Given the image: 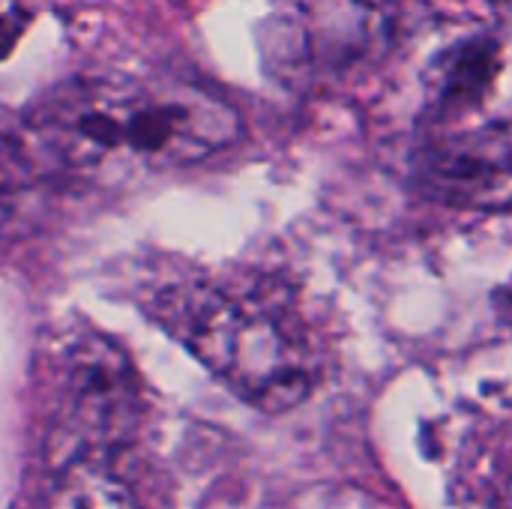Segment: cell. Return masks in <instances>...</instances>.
I'll list each match as a JSON object with an SVG mask.
<instances>
[{
  "mask_svg": "<svg viewBox=\"0 0 512 509\" xmlns=\"http://www.w3.org/2000/svg\"><path fill=\"white\" fill-rule=\"evenodd\" d=\"M27 21H30V15H27L18 3L0 0V60L15 48L18 36H21L24 27H27Z\"/></svg>",
  "mask_w": 512,
  "mask_h": 509,
  "instance_id": "8",
  "label": "cell"
},
{
  "mask_svg": "<svg viewBox=\"0 0 512 509\" xmlns=\"http://www.w3.org/2000/svg\"><path fill=\"white\" fill-rule=\"evenodd\" d=\"M390 42L393 24L369 0H291L261 33L267 69L291 87L342 81L384 57Z\"/></svg>",
  "mask_w": 512,
  "mask_h": 509,
  "instance_id": "4",
  "label": "cell"
},
{
  "mask_svg": "<svg viewBox=\"0 0 512 509\" xmlns=\"http://www.w3.org/2000/svg\"><path fill=\"white\" fill-rule=\"evenodd\" d=\"M42 509H141L132 492L99 462H78L54 471Z\"/></svg>",
  "mask_w": 512,
  "mask_h": 509,
  "instance_id": "7",
  "label": "cell"
},
{
  "mask_svg": "<svg viewBox=\"0 0 512 509\" xmlns=\"http://www.w3.org/2000/svg\"><path fill=\"white\" fill-rule=\"evenodd\" d=\"M504 66V45L495 33L459 39L432 57L426 69V108L435 123H450L477 108Z\"/></svg>",
  "mask_w": 512,
  "mask_h": 509,
  "instance_id": "6",
  "label": "cell"
},
{
  "mask_svg": "<svg viewBox=\"0 0 512 509\" xmlns=\"http://www.w3.org/2000/svg\"><path fill=\"white\" fill-rule=\"evenodd\" d=\"M243 135L219 93L168 75L78 78L6 132L12 168L33 177H105L198 165Z\"/></svg>",
  "mask_w": 512,
  "mask_h": 509,
  "instance_id": "1",
  "label": "cell"
},
{
  "mask_svg": "<svg viewBox=\"0 0 512 509\" xmlns=\"http://www.w3.org/2000/svg\"><path fill=\"white\" fill-rule=\"evenodd\" d=\"M150 312L225 387L261 411H288L315 387L306 339L261 297L213 282H177L153 294Z\"/></svg>",
  "mask_w": 512,
  "mask_h": 509,
  "instance_id": "2",
  "label": "cell"
},
{
  "mask_svg": "<svg viewBox=\"0 0 512 509\" xmlns=\"http://www.w3.org/2000/svg\"><path fill=\"white\" fill-rule=\"evenodd\" d=\"M45 390V456L54 471L78 462L102 465L144 417V390L132 360L117 342L87 327L54 342Z\"/></svg>",
  "mask_w": 512,
  "mask_h": 509,
  "instance_id": "3",
  "label": "cell"
},
{
  "mask_svg": "<svg viewBox=\"0 0 512 509\" xmlns=\"http://www.w3.org/2000/svg\"><path fill=\"white\" fill-rule=\"evenodd\" d=\"M417 183L447 204L507 210L510 126L507 120L465 132H435L414 156Z\"/></svg>",
  "mask_w": 512,
  "mask_h": 509,
  "instance_id": "5",
  "label": "cell"
}]
</instances>
